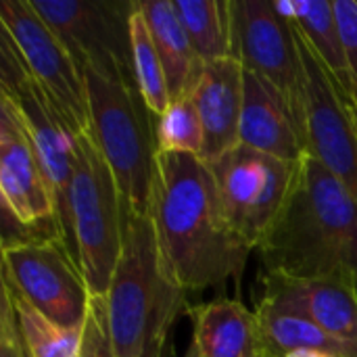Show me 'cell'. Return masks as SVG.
Masks as SVG:
<instances>
[{
	"label": "cell",
	"instance_id": "1",
	"mask_svg": "<svg viewBox=\"0 0 357 357\" xmlns=\"http://www.w3.org/2000/svg\"><path fill=\"white\" fill-rule=\"evenodd\" d=\"M151 218L163 268L180 289L241 278L253 249L232 228L207 161L159 151Z\"/></svg>",
	"mask_w": 357,
	"mask_h": 357
},
{
	"label": "cell",
	"instance_id": "2",
	"mask_svg": "<svg viewBox=\"0 0 357 357\" xmlns=\"http://www.w3.org/2000/svg\"><path fill=\"white\" fill-rule=\"evenodd\" d=\"M257 251L266 274L357 291V197L303 153L293 192Z\"/></svg>",
	"mask_w": 357,
	"mask_h": 357
},
{
	"label": "cell",
	"instance_id": "3",
	"mask_svg": "<svg viewBox=\"0 0 357 357\" xmlns=\"http://www.w3.org/2000/svg\"><path fill=\"white\" fill-rule=\"evenodd\" d=\"M115 357H165L186 291L163 268L151 215L123 211L121 255L105 295Z\"/></svg>",
	"mask_w": 357,
	"mask_h": 357
},
{
	"label": "cell",
	"instance_id": "4",
	"mask_svg": "<svg viewBox=\"0 0 357 357\" xmlns=\"http://www.w3.org/2000/svg\"><path fill=\"white\" fill-rule=\"evenodd\" d=\"M90 136L109 163L123 211L151 215L157 182V126L136 82L84 69Z\"/></svg>",
	"mask_w": 357,
	"mask_h": 357
},
{
	"label": "cell",
	"instance_id": "5",
	"mask_svg": "<svg viewBox=\"0 0 357 357\" xmlns=\"http://www.w3.org/2000/svg\"><path fill=\"white\" fill-rule=\"evenodd\" d=\"M73 257L92 297H105L123 241V207L115 176L90 132L75 138L69 192Z\"/></svg>",
	"mask_w": 357,
	"mask_h": 357
},
{
	"label": "cell",
	"instance_id": "6",
	"mask_svg": "<svg viewBox=\"0 0 357 357\" xmlns=\"http://www.w3.org/2000/svg\"><path fill=\"white\" fill-rule=\"evenodd\" d=\"M209 167L232 228L251 249H259L293 192L299 163L236 144Z\"/></svg>",
	"mask_w": 357,
	"mask_h": 357
},
{
	"label": "cell",
	"instance_id": "7",
	"mask_svg": "<svg viewBox=\"0 0 357 357\" xmlns=\"http://www.w3.org/2000/svg\"><path fill=\"white\" fill-rule=\"evenodd\" d=\"M230 56L280 92L303 136V63L293 21L274 2L230 0Z\"/></svg>",
	"mask_w": 357,
	"mask_h": 357
},
{
	"label": "cell",
	"instance_id": "8",
	"mask_svg": "<svg viewBox=\"0 0 357 357\" xmlns=\"http://www.w3.org/2000/svg\"><path fill=\"white\" fill-rule=\"evenodd\" d=\"M0 27L15 42L27 71L61 111L75 136L90 130L84 73L31 0H0Z\"/></svg>",
	"mask_w": 357,
	"mask_h": 357
},
{
	"label": "cell",
	"instance_id": "9",
	"mask_svg": "<svg viewBox=\"0 0 357 357\" xmlns=\"http://www.w3.org/2000/svg\"><path fill=\"white\" fill-rule=\"evenodd\" d=\"M31 4L82 71L92 69L109 77L136 82L130 46L134 2L31 0Z\"/></svg>",
	"mask_w": 357,
	"mask_h": 357
},
{
	"label": "cell",
	"instance_id": "10",
	"mask_svg": "<svg viewBox=\"0 0 357 357\" xmlns=\"http://www.w3.org/2000/svg\"><path fill=\"white\" fill-rule=\"evenodd\" d=\"M2 278L52 322L84 326L92 295L61 238L2 245Z\"/></svg>",
	"mask_w": 357,
	"mask_h": 357
},
{
	"label": "cell",
	"instance_id": "11",
	"mask_svg": "<svg viewBox=\"0 0 357 357\" xmlns=\"http://www.w3.org/2000/svg\"><path fill=\"white\" fill-rule=\"evenodd\" d=\"M297 42L303 63L305 153L316 157L357 197V123L351 98L335 84L299 31Z\"/></svg>",
	"mask_w": 357,
	"mask_h": 357
},
{
	"label": "cell",
	"instance_id": "12",
	"mask_svg": "<svg viewBox=\"0 0 357 357\" xmlns=\"http://www.w3.org/2000/svg\"><path fill=\"white\" fill-rule=\"evenodd\" d=\"M0 195L2 207H6L19 224L42 230L65 243L54 197L33 142L15 102L4 94L0 96Z\"/></svg>",
	"mask_w": 357,
	"mask_h": 357
},
{
	"label": "cell",
	"instance_id": "13",
	"mask_svg": "<svg viewBox=\"0 0 357 357\" xmlns=\"http://www.w3.org/2000/svg\"><path fill=\"white\" fill-rule=\"evenodd\" d=\"M261 301L303 316L328 335L357 345V291L341 282L266 274Z\"/></svg>",
	"mask_w": 357,
	"mask_h": 357
},
{
	"label": "cell",
	"instance_id": "14",
	"mask_svg": "<svg viewBox=\"0 0 357 357\" xmlns=\"http://www.w3.org/2000/svg\"><path fill=\"white\" fill-rule=\"evenodd\" d=\"M238 144L289 163H299L305 153L303 136L280 92L247 69L243 75Z\"/></svg>",
	"mask_w": 357,
	"mask_h": 357
},
{
	"label": "cell",
	"instance_id": "15",
	"mask_svg": "<svg viewBox=\"0 0 357 357\" xmlns=\"http://www.w3.org/2000/svg\"><path fill=\"white\" fill-rule=\"evenodd\" d=\"M192 343L203 357H280L257 312L236 299H215L188 307Z\"/></svg>",
	"mask_w": 357,
	"mask_h": 357
},
{
	"label": "cell",
	"instance_id": "16",
	"mask_svg": "<svg viewBox=\"0 0 357 357\" xmlns=\"http://www.w3.org/2000/svg\"><path fill=\"white\" fill-rule=\"evenodd\" d=\"M243 65L232 59L207 61L190 98L205 128L203 161L211 163L238 144L243 111Z\"/></svg>",
	"mask_w": 357,
	"mask_h": 357
},
{
	"label": "cell",
	"instance_id": "17",
	"mask_svg": "<svg viewBox=\"0 0 357 357\" xmlns=\"http://www.w3.org/2000/svg\"><path fill=\"white\" fill-rule=\"evenodd\" d=\"M138 8L163 63L172 100L190 96L197 88L205 61L197 54L172 0H140Z\"/></svg>",
	"mask_w": 357,
	"mask_h": 357
},
{
	"label": "cell",
	"instance_id": "18",
	"mask_svg": "<svg viewBox=\"0 0 357 357\" xmlns=\"http://www.w3.org/2000/svg\"><path fill=\"white\" fill-rule=\"evenodd\" d=\"M276 10L291 19L297 31L303 36L307 46L326 67L335 84L347 98H356L354 79L349 73L345 48L341 42L335 8L331 0H297V2H274Z\"/></svg>",
	"mask_w": 357,
	"mask_h": 357
},
{
	"label": "cell",
	"instance_id": "19",
	"mask_svg": "<svg viewBox=\"0 0 357 357\" xmlns=\"http://www.w3.org/2000/svg\"><path fill=\"white\" fill-rule=\"evenodd\" d=\"M2 297L10 303L17 337L25 357H77L82 328H65L40 310H36L6 278H2Z\"/></svg>",
	"mask_w": 357,
	"mask_h": 357
},
{
	"label": "cell",
	"instance_id": "20",
	"mask_svg": "<svg viewBox=\"0 0 357 357\" xmlns=\"http://www.w3.org/2000/svg\"><path fill=\"white\" fill-rule=\"evenodd\" d=\"M255 312L259 316V322L266 335L270 337V341L280 354L310 349V351H320L333 357H357V345L345 343L328 335L326 331L305 320L303 316L282 312L266 301H259Z\"/></svg>",
	"mask_w": 357,
	"mask_h": 357
},
{
	"label": "cell",
	"instance_id": "21",
	"mask_svg": "<svg viewBox=\"0 0 357 357\" xmlns=\"http://www.w3.org/2000/svg\"><path fill=\"white\" fill-rule=\"evenodd\" d=\"M197 54L207 63L230 56V0H172Z\"/></svg>",
	"mask_w": 357,
	"mask_h": 357
},
{
	"label": "cell",
	"instance_id": "22",
	"mask_svg": "<svg viewBox=\"0 0 357 357\" xmlns=\"http://www.w3.org/2000/svg\"><path fill=\"white\" fill-rule=\"evenodd\" d=\"M130 46H132V69H134L138 92L144 98L151 113L159 119L172 105V96H169L161 56L151 38L146 21L138 8V2H134L130 13Z\"/></svg>",
	"mask_w": 357,
	"mask_h": 357
},
{
	"label": "cell",
	"instance_id": "23",
	"mask_svg": "<svg viewBox=\"0 0 357 357\" xmlns=\"http://www.w3.org/2000/svg\"><path fill=\"white\" fill-rule=\"evenodd\" d=\"M157 144L161 153H186L203 159L205 128L190 96L172 100L157 119Z\"/></svg>",
	"mask_w": 357,
	"mask_h": 357
},
{
	"label": "cell",
	"instance_id": "24",
	"mask_svg": "<svg viewBox=\"0 0 357 357\" xmlns=\"http://www.w3.org/2000/svg\"><path fill=\"white\" fill-rule=\"evenodd\" d=\"M77 357H115L111 333H109V314L107 299L92 297L88 316L82 328V343Z\"/></svg>",
	"mask_w": 357,
	"mask_h": 357
},
{
	"label": "cell",
	"instance_id": "25",
	"mask_svg": "<svg viewBox=\"0 0 357 357\" xmlns=\"http://www.w3.org/2000/svg\"><path fill=\"white\" fill-rule=\"evenodd\" d=\"M333 8H335L341 42L345 48L349 73L354 79V88H356L354 100H357V0H335Z\"/></svg>",
	"mask_w": 357,
	"mask_h": 357
},
{
	"label": "cell",
	"instance_id": "26",
	"mask_svg": "<svg viewBox=\"0 0 357 357\" xmlns=\"http://www.w3.org/2000/svg\"><path fill=\"white\" fill-rule=\"evenodd\" d=\"M0 357H25L19 337L17 322L10 303L2 297V318H0Z\"/></svg>",
	"mask_w": 357,
	"mask_h": 357
},
{
	"label": "cell",
	"instance_id": "27",
	"mask_svg": "<svg viewBox=\"0 0 357 357\" xmlns=\"http://www.w3.org/2000/svg\"><path fill=\"white\" fill-rule=\"evenodd\" d=\"M280 357H333L328 354H320V351H310V349H297V351H287Z\"/></svg>",
	"mask_w": 357,
	"mask_h": 357
},
{
	"label": "cell",
	"instance_id": "28",
	"mask_svg": "<svg viewBox=\"0 0 357 357\" xmlns=\"http://www.w3.org/2000/svg\"><path fill=\"white\" fill-rule=\"evenodd\" d=\"M186 357H203V356H201L199 347H197L195 343H190V349H188V354H186Z\"/></svg>",
	"mask_w": 357,
	"mask_h": 357
},
{
	"label": "cell",
	"instance_id": "29",
	"mask_svg": "<svg viewBox=\"0 0 357 357\" xmlns=\"http://www.w3.org/2000/svg\"><path fill=\"white\" fill-rule=\"evenodd\" d=\"M351 113H354V119L357 123V100H351Z\"/></svg>",
	"mask_w": 357,
	"mask_h": 357
}]
</instances>
